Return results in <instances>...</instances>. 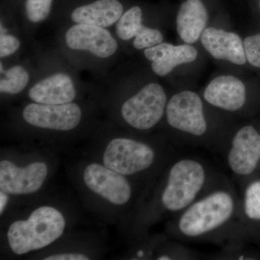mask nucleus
Returning a JSON list of instances; mask_svg holds the SVG:
<instances>
[{"mask_svg":"<svg viewBox=\"0 0 260 260\" xmlns=\"http://www.w3.org/2000/svg\"><path fill=\"white\" fill-rule=\"evenodd\" d=\"M203 96L214 107L227 112H237L245 104V85L237 77L220 75L208 84Z\"/></svg>","mask_w":260,"mask_h":260,"instance_id":"obj_14","label":"nucleus"},{"mask_svg":"<svg viewBox=\"0 0 260 260\" xmlns=\"http://www.w3.org/2000/svg\"><path fill=\"white\" fill-rule=\"evenodd\" d=\"M78 95V82L71 72L52 70L36 81L28 90L32 102L47 105H61L74 102Z\"/></svg>","mask_w":260,"mask_h":260,"instance_id":"obj_9","label":"nucleus"},{"mask_svg":"<svg viewBox=\"0 0 260 260\" xmlns=\"http://www.w3.org/2000/svg\"><path fill=\"white\" fill-rule=\"evenodd\" d=\"M200 39L205 50L215 59L237 65L244 64L247 61L244 42L236 32L208 27Z\"/></svg>","mask_w":260,"mask_h":260,"instance_id":"obj_13","label":"nucleus"},{"mask_svg":"<svg viewBox=\"0 0 260 260\" xmlns=\"http://www.w3.org/2000/svg\"><path fill=\"white\" fill-rule=\"evenodd\" d=\"M22 42L20 37L10 32L3 20L0 25V58L1 60L15 55L20 48Z\"/></svg>","mask_w":260,"mask_h":260,"instance_id":"obj_22","label":"nucleus"},{"mask_svg":"<svg viewBox=\"0 0 260 260\" xmlns=\"http://www.w3.org/2000/svg\"><path fill=\"white\" fill-rule=\"evenodd\" d=\"M83 180L90 189L115 205H124L131 199L133 189L125 176L102 164H89L83 172Z\"/></svg>","mask_w":260,"mask_h":260,"instance_id":"obj_10","label":"nucleus"},{"mask_svg":"<svg viewBox=\"0 0 260 260\" xmlns=\"http://www.w3.org/2000/svg\"><path fill=\"white\" fill-rule=\"evenodd\" d=\"M167 103V94L162 85L150 82L122 102L120 115L133 129L149 130L161 120Z\"/></svg>","mask_w":260,"mask_h":260,"instance_id":"obj_5","label":"nucleus"},{"mask_svg":"<svg viewBox=\"0 0 260 260\" xmlns=\"http://www.w3.org/2000/svg\"><path fill=\"white\" fill-rule=\"evenodd\" d=\"M207 178L206 169L196 159L182 158L174 162L160 195L162 208L170 213L184 211L198 200Z\"/></svg>","mask_w":260,"mask_h":260,"instance_id":"obj_4","label":"nucleus"},{"mask_svg":"<svg viewBox=\"0 0 260 260\" xmlns=\"http://www.w3.org/2000/svg\"><path fill=\"white\" fill-rule=\"evenodd\" d=\"M49 169L43 162L18 167L13 162H0V190L9 194L26 195L37 192L47 179Z\"/></svg>","mask_w":260,"mask_h":260,"instance_id":"obj_11","label":"nucleus"},{"mask_svg":"<svg viewBox=\"0 0 260 260\" xmlns=\"http://www.w3.org/2000/svg\"><path fill=\"white\" fill-rule=\"evenodd\" d=\"M89 257L85 254L78 252H67L61 254H53L44 258V260H88Z\"/></svg>","mask_w":260,"mask_h":260,"instance_id":"obj_25","label":"nucleus"},{"mask_svg":"<svg viewBox=\"0 0 260 260\" xmlns=\"http://www.w3.org/2000/svg\"><path fill=\"white\" fill-rule=\"evenodd\" d=\"M244 45L248 62L254 68H260V32L246 37Z\"/></svg>","mask_w":260,"mask_h":260,"instance_id":"obj_24","label":"nucleus"},{"mask_svg":"<svg viewBox=\"0 0 260 260\" xmlns=\"http://www.w3.org/2000/svg\"><path fill=\"white\" fill-rule=\"evenodd\" d=\"M143 10L139 6H133L126 10L115 25L116 39L121 42H129L136 37L143 24Z\"/></svg>","mask_w":260,"mask_h":260,"instance_id":"obj_19","label":"nucleus"},{"mask_svg":"<svg viewBox=\"0 0 260 260\" xmlns=\"http://www.w3.org/2000/svg\"><path fill=\"white\" fill-rule=\"evenodd\" d=\"M208 10L201 0H186L179 8L176 20L177 30L186 44L198 42L206 28Z\"/></svg>","mask_w":260,"mask_h":260,"instance_id":"obj_17","label":"nucleus"},{"mask_svg":"<svg viewBox=\"0 0 260 260\" xmlns=\"http://www.w3.org/2000/svg\"><path fill=\"white\" fill-rule=\"evenodd\" d=\"M165 114L168 124L181 133L200 138L208 131L203 101L195 92L184 90L173 95Z\"/></svg>","mask_w":260,"mask_h":260,"instance_id":"obj_7","label":"nucleus"},{"mask_svg":"<svg viewBox=\"0 0 260 260\" xmlns=\"http://www.w3.org/2000/svg\"><path fill=\"white\" fill-rule=\"evenodd\" d=\"M0 93L15 95L23 92L32 83V77L25 65L15 64L5 68L0 62Z\"/></svg>","mask_w":260,"mask_h":260,"instance_id":"obj_18","label":"nucleus"},{"mask_svg":"<svg viewBox=\"0 0 260 260\" xmlns=\"http://www.w3.org/2000/svg\"><path fill=\"white\" fill-rule=\"evenodd\" d=\"M234 195L226 189H217L195 200L181 212L177 223L183 237L197 239L223 227L235 213Z\"/></svg>","mask_w":260,"mask_h":260,"instance_id":"obj_3","label":"nucleus"},{"mask_svg":"<svg viewBox=\"0 0 260 260\" xmlns=\"http://www.w3.org/2000/svg\"><path fill=\"white\" fill-rule=\"evenodd\" d=\"M26 124L39 129L68 132L76 129L81 123L83 112L77 103L47 105L31 102L21 113Z\"/></svg>","mask_w":260,"mask_h":260,"instance_id":"obj_8","label":"nucleus"},{"mask_svg":"<svg viewBox=\"0 0 260 260\" xmlns=\"http://www.w3.org/2000/svg\"><path fill=\"white\" fill-rule=\"evenodd\" d=\"M54 0H25V15L32 25L45 21L51 14Z\"/></svg>","mask_w":260,"mask_h":260,"instance_id":"obj_20","label":"nucleus"},{"mask_svg":"<svg viewBox=\"0 0 260 260\" xmlns=\"http://www.w3.org/2000/svg\"><path fill=\"white\" fill-rule=\"evenodd\" d=\"M9 202V194L0 191V214H3Z\"/></svg>","mask_w":260,"mask_h":260,"instance_id":"obj_26","label":"nucleus"},{"mask_svg":"<svg viewBox=\"0 0 260 260\" xmlns=\"http://www.w3.org/2000/svg\"><path fill=\"white\" fill-rule=\"evenodd\" d=\"M59 45L65 56L75 62H84L87 68L113 62L119 48L118 39L109 28L85 24L65 28Z\"/></svg>","mask_w":260,"mask_h":260,"instance_id":"obj_1","label":"nucleus"},{"mask_svg":"<svg viewBox=\"0 0 260 260\" xmlns=\"http://www.w3.org/2000/svg\"><path fill=\"white\" fill-rule=\"evenodd\" d=\"M155 160V152L151 146L126 138L111 140L103 155L104 165L124 176L144 172Z\"/></svg>","mask_w":260,"mask_h":260,"instance_id":"obj_6","label":"nucleus"},{"mask_svg":"<svg viewBox=\"0 0 260 260\" xmlns=\"http://www.w3.org/2000/svg\"><path fill=\"white\" fill-rule=\"evenodd\" d=\"M260 161V134L251 125L240 128L233 137L227 155L228 165L234 174L250 175Z\"/></svg>","mask_w":260,"mask_h":260,"instance_id":"obj_12","label":"nucleus"},{"mask_svg":"<svg viewBox=\"0 0 260 260\" xmlns=\"http://www.w3.org/2000/svg\"><path fill=\"white\" fill-rule=\"evenodd\" d=\"M162 42L164 36L160 30L143 25L133 39V46L137 50H144Z\"/></svg>","mask_w":260,"mask_h":260,"instance_id":"obj_23","label":"nucleus"},{"mask_svg":"<svg viewBox=\"0 0 260 260\" xmlns=\"http://www.w3.org/2000/svg\"><path fill=\"white\" fill-rule=\"evenodd\" d=\"M64 217L55 208L42 206L27 220L13 222L8 229V242L17 255L27 254L50 245L64 233Z\"/></svg>","mask_w":260,"mask_h":260,"instance_id":"obj_2","label":"nucleus"},{"mask_svg":"<svg viewBox=\"0 0 260 260\" xmlns=\"http://www.w3.org/2000/svg\"><path fill=\"white\" fill-rule=\"evenodd\" d=\"M144 56L151 63L152 71L159 77H165L179 65L196 60L198 52L190 44L175 46L162 42L144 49Z\"/></svg>","mask_w":260,"mask_h":260,"instance_id":"obj_15","label":"nucleus"},{"mask_svg":"<svg viewBox=\"0 0 260 260\" xmlns=\"http://www.w3.org/2000/svg\"><path fill=\"white\" fill-rule=\"evenodd\" d=\"M124 13V5L119 0H94L72 10L70 20L73 24L109 28L116 25Z\"/></svg>","mask_w":260,"mask_h":260,"instance_id":"obj_16","label":"nucleus"},{"mask_svg":"<svg viewBox=\"0 0 260 260\" xmlns=\"http://www.w3.org/2000/svg\"><path fill=\"white\" fill-rule=\"evenodd\" d=\"M246 216L251 220H260V181H254L246 187L244 198Z\"/></svg>","mask_w":260,"mask_h":260,"instance_id":"obj_21","label":"nucleus"}]
</instances>
